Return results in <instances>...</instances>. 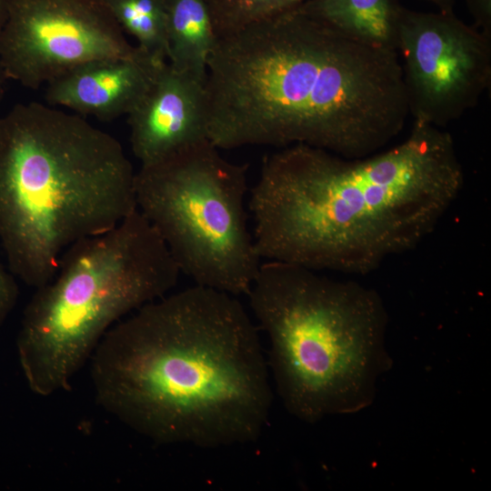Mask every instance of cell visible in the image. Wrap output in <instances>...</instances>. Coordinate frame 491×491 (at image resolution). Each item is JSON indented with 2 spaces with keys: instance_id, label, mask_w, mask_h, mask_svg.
I'll use <instances>...</instances> for the list:
<instances>
[{
  "instance_id": "15",
  "label": "cell",
  "mask_w": 491,
  "mask_h": 491,
  "mask_svg": "<svg viewBox=\"0 0 491 491\" xmlns=\"http://www.w3.org/2000/svg\"><path fill=\"white\" fill-rule=\"evenodd\" d=\"M215 32L221 36L298 6L306 0H205Z\"/></svg>"
},
{
  "instance_id": "2",
  "label": "cell",
  "mask_w": 491,
  "mask_h": 491,
  "mask_svg": "<svg viewBox=\"0 0 491 491\" xmlns=\"http://www.w3.org/2000/svg\"><path fill=\"white\" fill-rule=\"evenodd\" d=\"M96 404L157 445L256 441L273 392L257 329L237 296L195 285L113 326L88 362Z\"/></svg>"
},
{
  "instance_id": "3",
  "label": "cell",
  "mask_w": 491,
  "mask_h": 491,
  "mask_svg": "<svg viewBox=\"0 0 491 491\" xmlns=\"http://www.w3.org/2000/svg\"><path fill=\"white\" fill-rule=\"evenodd\" d=\"M464 184L450 133L421 121L400 144L360 158L283 147L250 191L256 248L262 261L366 276L420 245Z\"/></svg>"
},
{
  "instance_id": "19",
  "label": "cell",
  "mask_w": 491,
  "mask_h": 491,
  "mask_svg": "<svg viewBox=\"0 0 491 491\" xmlns=\"http://www.w3.org/2000/svg\"><path fill=\"white\" fill-rule=\"evenodd\" d=\"M9 0H0V33L5 25Z\"/></svg>"
},
{
  "instance_id": "12",
  "label": "cell",
  "mask_w": 491,
  "mask_h": 491,
  "mask_svg": "<svg viewBox=\"0 0 491 491\" xmlns=\"http://www.w3.org/2000/svg\"><path fill=\"white\" fill-rule=\"evenodd\" d=\"M298 7L346 34L396 50L403 7L397 0H306Z\"/></svg>"
},
{
  "instance_id": "7",
  "label": "cell",
  "mask_w": 491,
  "mask_h": 491,
  "mask_svg": "<svg viewBox=\"0 0 491 491\" xmlns=\"http://www.w3.org/2000/svg\"><path fill=\"white\" fill-rule=\"evenodd\" d=\"M247 165L209 140L135 173L137 209L195 285L247 295L260 258L246 220Z\"/></svg>"
},
{
  "instance_id": "14",
  "label": "cell",
  "mask_w": 491,
  "mask_h": 491,
  "mask_svg": "<svg viewBox=\"0 0 491 491\" xmlns=\"http://www.w3.org/2000/svg\"><path fill=\"white\" fill-rule=\"evenodd\" d=\"M125 34L149 55L168 59L166 0H102Z\"/></svg>"
},
{
  "instance_id": "18",
  "label": "cell",
  "mask_w": 491,
  "mask_h": 491,
  "mask_svg": "<svg viewBox=\"0 0 491 491\" xmlns=\"http://www.w3.org/2000/svg\"><path fill=\"white\" fill-rule=\"evenodd\" d=\"M436 5L439 10L452 11L453 4L455 0H424Z\"/></svg>"
},
{
  "instance_id": "1",
  "label": "cell",
  "mask_w": 491,
  "mask_h": 491,
  "mask_svg": "<svg viewBox=\"0 0 491 491\" xmlns=\"http://www.w3.org/2000/svg\"><path fill=\"white\" fill-rule=\"evenodd\" d=\"M205 91L207 139L218 149L306 145L360 158L409 115L395 49L298 6L217 36Z\"/></svg>"
},
{
  "instance_id": "6",
  "label": "cell",
  "mask_w": 491,
  "mask_h": 491,
  "mask_svg": "<svg viewBox=\"0 0 491 491\" xmlns=\"http://www.w3.org/2000/svg\"><path fill=\"white\" fill-rule=\"evenodd\" d=\"M180 274L138 209L113 228L72 245L23 312L16 351L31 392L47 397L67 391L105 333L167 295Z\"/></svg>"
},
{
  "instance_id": "10",
  "label": "cell",
  "mask_w": 491,
  "mask_h": 491,
  "mask_svg": "<svg viewBox=\"0 0 491 491\" xmlns=\"http://www.w3.org/2000/svg\"><path fill=\"white\" fill-rule=\"evenodd\" d=\"M127 116L131 149L141 165L208 140L205 80L165 62Z\"/></svg>"
},
{
  "instance_id": "16",
  "label": "cell",
  "mask_w": 491,
  "mask_h": 491,
  "mask_svg": "<svg viewBox=\"0 0 491 491\" xmlns=\"http://www.w3.org/2000/svg\"><path fill=\"white\" fill-rule=\"evenodd\" d=\"M18 296L16 278L0 260V326L15 308Z\"/></svg>"
},
{
  "instance_id": "17",
  "label": "cell",
  "mask_w": 491,
  "mask_h": 491,
  "mask_svg": "<svg viewBox=\"0 0 491 491\" xmlns=\"http://www.w3.org/2000/svg\"><path fill=\"white\" fill-rule=\"evenodd\" d=\"M476 27L491 36V0H466Z\"/></svg>"
},
{
  "instance_id": "8",
  "label": "cell",
  "mask_w": 491,
  "mask_h": 491,
  "mask_svg": "<svg viewBox=\"0 0 491 491\" xmlns=\"http://www.w3.org/2000/svg\"><path fill=\"white\" fill-rule=\"evenodd\" d=\"M396 50L409 115L444 128L474 108L491 81V36L452 11L402 7Z\"/></svg>"
},
{
  "instance_id": "13",
  "label": "cell",
  "mask_w": 491,
  "mask_h": 491,
  "mask_svg": "<svg viewBox=\"0 0 491 491\" xmlns=\"http://www.w3.org/2000/svg\"><path fill=\"white\" fill-rule=\"evenodd\" d=\"M167 62L175 69L205 80L215 45L211 14L205 0H166Z\"/></svg>"
},
{
  "instance_id": "5",
  "label": "cell",
  "mask_w": 491,
  "mask_h": 491,
  "mask_svg": "<svg viewBox=\"0 0 491 491\" xmlns=\"http://www.w3.org/2000/svg\"><path fill=\"white\" fill-rule=\"evenodd\" d=\"M269 344L270 376L285 408L314 424L359 412L393 361L388 315L375 289L300 266L265 261L249 293Z\"/></svg>"
},
{
  "instance_id": "20",
  "label": "cell",
  "mask_w": 491,
  "mask_h": 491,
  "mask_svg": "<svg viewBox=\"0 0 491 491\" xmlns=\"http://www.w3.org/2000/svg\"><path fill=\"white\" fill-rule=\"evenodd\" d=\"M8 78L0 64V103L3 100Z\"/></svg>"
},
{
  "instance_id": "4",
  "label": "cell",
  "mask_w": 491,
  "mask_h": 491,
  "mask_svg": "<svg viewBox=\"0 0 491 491\" xmlns=\"http://www.w3.org/2000/svg\"><path fill=\"white\" fill-rule=\"evenodd\" d=\"M135 173L82 115L30 102L0 116V245L14 276L44 286L72 245L136 210Z\"/></svg>"
},
{
  "instance_id": "11",
  "label": "cell",
  "mask_w": 491,
  "mask_h": 491,
  "mask_svg": "<svg viewBox=\"0 0 491 491\" xmlns=\"http://www.w3.org/2000/svg\"><path fill=\"white\" fill-rule=\"evenodd\" d=\"M165 62L136 46L130 55L93 60L58 76L45 85V97L52 106L111 121L137 105Z\"/></svg>"
},
{
  "instance_id": "9",
  "label": "cell",
  "mask_w": 491,
  "mask_h": 491,
  "mask_svg": "<svg viewBox=\"0 0 491 491\" xmlns=\"http://www.w3.org/2000/svg\"><path fill=\"white\" fill-rule=\"evenodd\" d=\"M135 50L102 0H9L0 33L8 80L31 89L93 60Z\"/></svg>"
}]
</instances>
